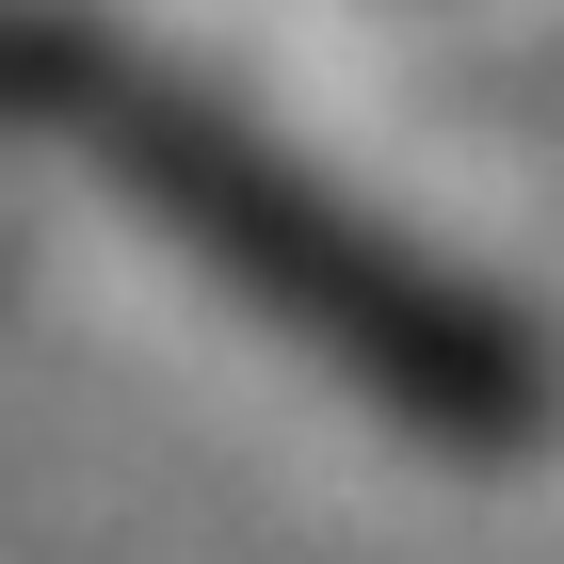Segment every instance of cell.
I'll list each match as a JSON object with an SVG mask.
<instances>
[{"label": "cell", "instance_id": "1", "mask_svg": "<svg viewBox=\"0 0 564 564\" xmlns=\"http://www.w3.org/2000/svg\"><path fill=\"white\" fill-rule=\"evenodd\" d=\"M0 97L65 130L226 306H259L291 355H323L371 420H403L420 452L517 468L564 420V355L532 306H500L484 274H452L435 242H403L371 194L306 162L291 130H259L242 97H210L194 65L97 33V17H17L0 33Z\"/></svg>", "mask_w": 564, "mask_h": 564}]
</instances>
